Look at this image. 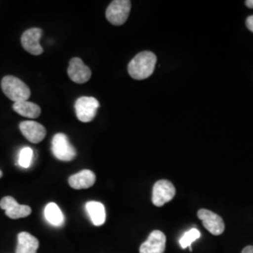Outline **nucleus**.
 <instances>
[{
  "instance_id": "0eeeda50",
  "label": "nucleus",
  "mask_w": 253,
  "mask_h": 253,
  "mask_svg": "<svg viewBox=\"0 0 253 253\" xmlns=\"http://www.w3.org/2000/svg\"><path fill=\"white\" fill-rule=\"evenodd\" d=\"M43 31L41 28L33 27L27 29L21 38L23 48L33 55H40L43 53V48L40 44V40L42 37Z\"/></svg>"
},
{
  "instance_id": "f8f14e48",
  "label": "nucleus",
  "mask_w": 253,
  "mask_h": 253,
  "mask_svg": "<svg viewBox=\"0 0 253 253\" xmlns=\"http://www.w3.org/2000/svg\"><path fill=\"white\" fill-rule=\"evenodd\" d=\"M166 247V236L162 231L155 230L141 245L140 253H164Z\"/></svg>"
},
{
  "instance_id": "4be33fe9",
  "label": "nucleus",
  "mask_w": 253,
  "mask_h": 253,
  "mask_svg": "<svg viewBox=\"0 0 253 253\" xmlns=\"http://www.w3.org/2000/svg\"><path fill=\"white\" fill-rule=\"evenodd\" d=\"M245 4H246V6H247L248 8L253 9V0H247V1L245 2Z\"/></svg>"
},
{
  "instance_id": "f3484780",
  "label": "nucleus",
  "mask_w": 253,
  "mask_h": 253,
  "mask_svg": "<svg viewBox=\"0 0 253 253\" xmlns=\"http://www.w3.org/2000/svg\"><path fill=\"white\" fill-rule=\"evenodd\" d=\"M44 215L47 221L54 226H61L64 223L65 217L63 213L60 208H58V206L54 203H50L46 206Z\"/></svg>"
},
{
  "instance_id": "423d86ee",
  "label": "nucleus",
  "mask_w": 253,
  "mask_h": 253,
  "mask_svg": "<svg viewBox=\"0 0 253 253\" xmlns=\"http://www.w3.org/2000/svg\"><path fill=\"white\" fill-rule=\"evenodd\" d=\"M175 195V188L170 181L162 179L155 183L152 192V203L154 206L161 208L166 203L172 201Z\"/></svg>"
},
{
  "instance_id": "9b49d317",
  "label": "nucleus",
  "mask_w": 253,
  "mask_h": 253,
  "mask_svg": "<svg viewBox=\"0 0 253 253\" xmlns=\"http://www.w3.org/2000/svg\"><path fill=\"white\" fill-rule=\"evenodd\" d=\"M19 127L23 135L33 144H39L45 138V127L35 121H23Z\"/></svg>"
},
{
  "instance_id": "ddd939ff",
  "label": "nucleus",
  "mask_w": 253,
  "mask_h": 253,
  "mask_svg": "<svg viewBox=\"0 0 253 253\" xmlns=\"http://www.w3.org/2000/svg\"><path fill=\"white\" fill-rule=\"evenodd\" d=\"M96 182V175L90 170H83L69 178V184L74 190L91 188Z\"/></svg>"
},
{
  "instance_id": "f03ea898",
  "label": "nucleus",
  "mask_w": 253,
  "mask_h": 253,
  "mask_svg": "<svg viewBox=\"0 0 253 253\" xmlns=\"http://www.w3.org/2000/svg\"><path fill=\"white\" fill-rule=\"evenodd\" d=\"M1 88L9 100L14 102L27 101L30 97V89L27 84L17 77L11 75L5 76L2 79Z\"/></svg>"
},
{
  "instance_id": "4468645a",
  "label": "nucleus",
  "mask_w": 253,
  "mask_h": 253,
  "mask_svg": "<svg viewBox=\"0 0 253 253\" xmlns=\"http://www.w3.org/2000/svg\"><path fill=\"white\" fill-rule=\"evenodd\" d=\"M86 211L90 217L92 223L95 226H101L106 219V212L104 206L100 202L90 201L85 205Z\"/></svg>"
},
{
  "instance_id": "5701e85b",
  "label": "nucleus",
  "mask_w": 253,
  "mask_h": 253,
  "mask_svg": "<svg viewBox=\"0 0 253 253\" xmlns=\"http://www.w3.org/2000/svg\"><path fill=\"white\" fill-rule=\"evenodd\" d=\"M2 175H3V172H1V171H0V178H1V177H2Z\"/></svg>"
},
{
  "instance_id": "1a4fd4ad",
  "label": "nucleus",
  "mask_w": 253,
  "mask_h": 253,
  "mask_svg": "<svg viewBox=\"0 0 253 253\" xmlns=\"http://www.w3.org/2000/svg\"><path fill=\"white\" fill-rule=\"evenodd\" d=\"M0 208L5 210L6 215L12 219L27 217L31 214V208L28 206L20 205L11 196H6L1 199Z\"/></svg>"
},
{
  "instance_id": "9d476101",
  "label": "nucleus",
  "mask_w": 253,
  "mask_h": 253,
  "mask_svg": "<svg viewBox=\"0 0 253 253\" xmlns=\"http://www.w3.org/2000/svg\"><path fill=\"white\" fill-rule=\"evenodd\" d=\"M68 74L70 79L74 83L84 84L90 79L91 70L83 62L81 58L73 57L69 64Z\"/></svg>"
},
{
  "instance_id": "f257e3e1",
  "label": "nucleus",
  "mask_w": 253,
  "mask_h": 253,
  "mask_svg": "<svg viewBox=\"0 0 253 253\" xmlns=\"http://www.w3.org/2000/svg\"><path fill=\"white\" fill-rule=\"evenodd\" d=\"M157 63L156 54L150 51H144L136 54L127 66V73L135 80H145L150 77Z\"/></svg>"
},
{
  "instance_id": "7ed1b4c3",
  "label": "nucleus",
  "mask_w": 253,
  "mask_h": 253,
  "mask_svg": "<svg viewBox=\"0 0 253 253\" xmlns=\"http://www.w3.org/2000/svg\"><path fill=\"white\" fill-rule=\"evenodd\" d=\"M131 9L129 0H115L112 1L106 9V19L112 25L119 27L124 25L128 18Z\"/></svg>"
},
{
  "instance_id": "412c9836",
  "label": "nucleus",
  "mask_w": 253,
  "mask_h": 253,
  "mask_svg": "<svg viewBox=\"0 0 253 253\" xmlns=\"http://www.w3.org/2000/svg\"><path fill=\"white\" fill-rule=\"evenodd\" d=\"M241 253H253V246H248L243 249Z\"/></svg>"
},
{
  "instance_id": "a211bd4d",
  "label": "nucleus",
  "mask_w": 253,
  "mask_h": 253,
  "mask_svg": "<svg viewBox=\"0 0 253 253\" xmlns=\"http://www.w3.org/2000/svg\"><path fill=\"white\" fill-rule=\"evenodd\" d=\"M201 237V233H200L199 230L196 229V228H192L190 229V231L186 232L183 236L181 237L180 240H179V244H180L181 248L182 249H187V248H190V251L192 250L191 249V244L196 241L197 239H199Z\"/></svg>"
},
{
  "instance_id": "aec40b11",
  "label": "nucleus",
  "mask_w": 253,
  "mask_h": 253,
  "mask_svg": "<svg viewBox=\"0 0 253 253\" xmlns=\"http://www.w3.org/2000/svg\"><path fill=\"white\" fill-rule=\"evenodd\" d=\"M246 27H248L250 31L253 32V15H251L246 19Z\"/></svg>"
},
{
  "instance_id": "2eb2a0df",
  "label": "nucleus",
  "mask_w": 253,
  "mask_h": 253,
  "mask_svg": "<svg viewBox=\"0 0 253 253\" xmlns=\"http://www.w3.org/2000/svg\"><path fill=\"white\" fill-rule=\"evenodd\" d=\"M40 242L35 236L27 232H22L18 235V245L16 253H37Z\"/></svg>"
},
{
  "instance_id": "20e7f679",
  "label": "nucleus",
  "mask_w": 253,
  "mask_h": 253,
  "mask_svg": "<svg viewBox=\"0 0 253 253\" xmlns=\"http://www.w3.org/2000/svg\"><path fill=\"white\" fill-rule=\"evenodd\" d=\"M52 152L61 162H72L76 157L75 148L71 145L68 137L64 133H57L53 137Z\"/></svg>"
},
{
  "instance_id": "39448f33",
  "label": "nucleus",
  "mask_w": 253,
  "mask_h": 253,
  "mask_svg": "<svg viewBox=\"0 0 253 253\" xmlns=\"http://www.w3.org/2000/svg\"><path fill=\"white\" fill-rule=\"evenodd\" d=\"M100 107V102L93 97H81L75 102L77 118L84 123L92 121Z\"/></svg>"
},
{
  "instance_id": "dca6fc26",
  "label": "nucleus",
  "mask_w": 253,
  "mask_h": 253,
  "mask_svg": "<svg viewBox=\"0 0 253 253\" xmlns=\"http://www.w3.org/2000/svg\"><path fill=\"white\" fill-rule=\"evenodd\" d=\"M13 110L22 117L28 118H37L40 117L42 109L36 103L30 101H19L14 102Z\"/></svg>"
},
{
  "instance_id": "6e6552de",
  "label": "nucleus",
  "mask_w": 253,
  "mask_h": 253,
  "mask_svg": "<svg viewBox=\"0 0 253 253\" xmlns=\"http://www.w3.org/2000/svg\"><path fill=\"white\" fill-rule=\"evenodd\" d=\"M197 216L209 233L214 235L223 234L225 230V224L222 217H219L217 214L208 209H200Z\"/></svg>"
},
{
  "instance_id": "6ab92c4d",
  "label": "nucleus",
  "mask_w": 253,
  "mask_h": 253,
  "mask_svg": "<svg viewBox=\"0 0 253 253\" xmlns=\"http://www.w3.org/2000/svg\"><path fill=\"white\" fill-rule=\"evenodd\" d=\"M32 158H33V150L30 147H24L21 149L20 153H19L18 164L22 167L27 169L31 162H32Z\"/></svg>"
}]
</instances>
